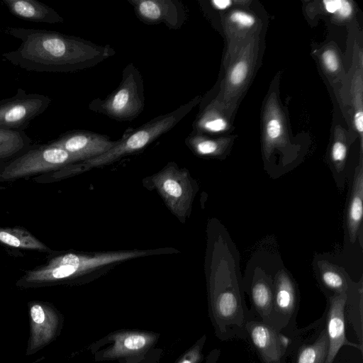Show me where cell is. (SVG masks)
Masks as SVG:
<instances>
[{"mask_svg": "<svg viewBox=\"0 0 363 363\" xmlns=\"http://www.w3.org/2000/svg\"><path fill=\"white\" fill-rule=\"evenodd\" d=\"M4 32L21 40L19 47L1 55L4 60L29 72H74L93 67L113 56L109 45L45 29L6 27Z\"/></svg>", "mask_w": 363, "mask_h": 363, "instance_id": "cell-1", "label": "cell"}, {"mask_svg": "<svg viewBox=\"0 0 363 363\" xmlns=\"http://www.w3.org/2000/svg\"><path fill=\"white\" fill-rule=\"evenodd\" d=\"M148 252L145 250H121L91 253L52 250L46 254L45 263L23 270L15 284L20 289L77 284L91 272L145 256Z\"/></svg>", "mask_w": 363, "mask_h": 363, "instance_id": "cell-2", "label": "cell"}, {"mask_svg": "<svg viewBox=\"0 0 363 363\" xmlns=\"http://www.w3.org/2000/svg\"><path fill=\"white\" fill-rule=\"evenodd\" d=\"M199 101L196 97L164 115H160L142 125L128 129L114 147L93 159L74 164L77 174L91 168L110 164L122 157L146 147L180 122Z\"/></svg>", "mask_w": 363, "mask_h": 363, "instance_id": "cell-3", "label": "cell"}, {"mask_svg": "<svg viewBox=\"0 0 363 363\" xmlns=\"http://www.w3.org/2000/svg\"><path fill=\"white\" fill-rule=\"evenodd\" d=\"M160 334L142 330L111 332L90 345L95 362L158 363L162 350L158 347Z\"/></svg>", "mask_w": 363, "mask_h": 363, "instance_id": "cell-4", "label": "cell"}, {"mask_svg": "<svg viewBox=\"0 0 363 363\" xmlns=\"http://www.w3.org/2000/svg\"><path fill=\"white\" fill-rule=\"evenodd\" d=\"M144 91L141 73L130 62L123 69L118 87L105 99L92 100L88 108L118 121H130L139 116L145 108Z\"/></svg>", "mask_w": 363, "mask_h": 363, "instance_id": "cell-5", "label": "cell"}, {"mask_svg": "<svg viewBox=\"0 0 363 363\" xmlns=\"http://www.w3.org/2000/svg\"><path fill=\"white\" fill-rule=\"evenodd\" d=\"M78 161L61 147L32 144L13 159L0 164V183L11 182L59 169Z\"/></svg>", "mask_w": 363, "mask_h": 363, "instance_id": "cell-6", "label": "cell"}, {"mask_svg": "<svg viewBox=\"0 0 363 363\" xmlns=\"http://www.w3.org/2000/svg\"><path fill=\"white\" fill-rule=\"evenodd\" d=\"M145 181V184L155 189L170 211L184 223L191 213L196 192V183L187 169L169 162Z\"/></svg>", "mask_w": 363, "mask_h": 363, "instance_id": "cell-7", "label": "cell"}, {"mask_svg": "<svg viewBox=\"0 0 363 363\" xmlns=\"http://www.w3.org/2000/svg\"><path fill=\"white\" fill-rule=\"evenodd\" d=\"M209 315L220 338L227 335L230 326L244 324L243 310L236 282L220 277L211 280Z\"/></svg>", "mask_w": 363, "mask_h": 363, "instance_id": "cell-8", "label": "cell"}, {"mask_svg": "<svg viewBox=\"0 0 363 363\" xmlns=\"http://www.w3.org/2000/svg\"><path fill=\"white\" fill-rule=\"evenodd\" d=\"M29 335L26 356H31L52 343L61 334L63 314L50 302L33 300L28 303Z\"/></svg>", "mask_w": 363, "mask_h": 363, "instance_id": "cell-9", "label": "cell"}, {"mask_svg": "<svg viewBox=\"0 0 363 363\" xmlns=\"http://www.w3.org/2000/svg\"><path fill=\"white\" fill-rule=\"evenodd\" d=\"M51 101L48 96L27 94L18 88L13 96L0 101V128L24 131L35 118L48 108Z\"/></svg>", "mask_w": 363, "mask_h": 363, "instance_id": "cell-10", "label": "cell"}, {"mask_svg": "<svg viewBox=\"0 0 363 363\" xmlns=\"http://www.w3.org/2000/svg\"><path fill=\"white\" fill-rule=\"evenodd\" d=\"M48 143L62 148L81 162L106 152L116 145V140L90 130H72Z\"/></svg>", "mask_w": 363, "mask_h": 363, "instance_id": "cell-11", "label": "cell"}, {"mask_svg": "<svg viewBox=\"0 0 363 363\" xmlns=\"http://www.w3.org/2000/svg\"><path fill=\"white\" fill-rule=\"evenodd\" d=\"M137 18L147 25L164 23L179 29L187 19V11L178 0H128Z\"/></svg>", "mask_w": 363, "mask_h": 363, "instance_id": "cell-12", "label": "cell"}, {"mask_svg": "<svg viewBox=\"0 0 363 363\" xmlns=\"http://www.w3.org/2000/svg\"><path fill=\"white\" fill-rule=\"evenodd\" d=\"M244 325L262 362L280 363L289 345V339L267 323L250 321Z\"/></svg>", "mask_w": 363, "mask_h": 363, "instance_id": "cell-13", "label": "cell"}, {"mask_svg": "<svg viewBox=\"0 0 363 363\" xmlns=\"http://www.w3.org/2000/svg\"><path fill=\"white\" fill-rule=\"evenodd\" d=\"M347 294H334L330 298L327 317L326 333L328 352L324 363H333L343 345H352L346 338L345 309Z\"/></svg>", "mask_w": 363, "mask_h": 363, "instance_id": "cell-14", "label": "cell"}, {"mask_svg": "<svg viewBox=\"0 0 363 363\" xmlns=\"http://www.w3.org/2000/svg\"><path fill=\"white\" fill-rule=\"evenodd\" d=\"M14 16L27 21L60 23L63 18L52 8L37 0H2Z\"/></svg>", "mask_w": 363, "mask_h": 363, "instance_id": "cell-15", "label": "cell"}, {"mask_svg": "<svg viewBox=\"0 0 363 363\" xmlns=\"http://www.w3.org/2000/svg\"><path fill=\"white\" fill-rule=\"evenodd\" d=\"M363 172L359 164L356 169L347 213V227L350 240L354 242L361 236L363 215Z\"/></svg>", "mask_w": 363, "mask_h": 363, "instance_id": "cell-16", "label": "cell"}, {"mask_svg": "<svg viewBox=\"0 0 363 363\" xmlns=\"http://www.w3.org/2000/svg\"><path fill=\"white\" fill-rule=\"evenodd\" d=\"M0 244L10 248L49 253L52 250L38 239L26 228L0 227Z\"/></svg>", "mask_w": 363, "mask_h": 363, "instance_id": "cell-17", "label": "cell"}, {"mask_svg": "<svg viewBox=\"0 0 363 363\" xmlns=\"http://www.w3.org/2000/svg\"><path fill=\"white\" fill-rule=\"evenodd\" d=\"M296 295L294 282L284 271H280L275 277L273 294V311L289 318L294 311Z\"/></svg>", "mask_w": 363, "mask_h": 363, "instance_id": "cell-18", "label": "cell"}, {"mask_svg": "<svg viewBox=\"0 0 363 363\" xmlns=\"http://www.w3.org/2000/svg\"><path fill=\"white\" fill-rule=\"evenodd\" d=\"M25 131H12L0 128V164L18 156L32 145Z\"/></svg>", "mask_w": 363, "mask_h": 363, "instance_id": "cell-19", "label": "cell"}, {"mask_svg": "<svg viewBox=\"0 0 363 363\" xmlns=\"http://www.w3.org/2000/svg\"><path fill=\"white\" fill-rule=\"evenodd\" d=\"M251 296L256 311L269 322L273 312V293L269 284L264 279L257 280L252 284Z\"/></svg>", "mask_w": 363, "mask_h": 363, "instance_id": "cell-20", "label": "cell"}, {"mask_svg": "<svg viewBox=\"0 0 363 363\" xmlns=\"http://www.w3.org/2000/svg\"><path fill=\"white\" fill-rule=\"evenodd\" d=\"M328 345L326 330L323 329L313 344L304 345L299 348L296 363H324Z\"/></svg>", "mask_w": 363, "mask_h": 363, "instance_id": "cell-21", "label": "cell"}, {"mask_svg": "<svg viewBox=\"0 0 363 363\" xmlns=\"http://www.w3.org/2000/svg\"><path fill=\"white\" fill-rule=\"evenodd\" d=\"M320 277L324 286L335 294H347L348 285L345 277L335 266L323 261L319 264Z\"/></svg>", "mask_w": 363, "mask_h": 363, "instance_id": "cell-22", "label": "cell"}, {"mask_svg": "<svg viewBox=\"0 0 363 363\" xmlns=\"http://www.w3.org/2000/svg\"><path fill=\"white\" fill-rule=\"evenodd\" d=\"M206 336H201L187 349L174 363H201L203 359V347Z\"/></svg>", "mask_w": 363, "mask_h": 363, "instance_id": "cell-23", "label": "cell"}, {"mask_svg": "<svg viewBox=\"0 0 363 363\" xmlns=\"http://www.w3.org/2000/svg\"><path fill=\"white\" fill-rule=\"evenodd\" d=\"M196 126L203 130L216 133L225 129L226 123L222 118H211L203 116L199 119Z\"/></svg>", "mask_w": 363, "mask_h": 363, "instance_id": "cell-24", "label": "cell"}, {"mask_svg": "<svg viewBox=\"0 0 363 363\" xmlns=\"http://www.w3.org/2000/svg\"><path fill=\"white\" fill-rule=\"evenodd\" d=\"M331 155L333 161L340 171L347 155L345 145L340 141L335 142L333 146Z\"/></svg>", "mask_w": 363, "mask_h": 363, "instance_id": "cell-25", "label": "cell"}, {"mask_svg": "<svg viewBox=\"0 0 363 363\" xmlns=\"http://www.w3.org/2000/svg\"><path fill=\"white\" fill-rule=\"evenodd\" d=\"M247 72V66L245 62L237 63L233 67L231 74L230 81L233 84H240L245 78Z\"/></svg>", "mask_w": 363, "mask_h": 363, "instance_id": "cell-26", "label": "cell"}, {"mask_svg": "<svg viewBox=\"0 0 363 363\" xmlns=\"http://www.w3.org/2000/svg\"><path fill=\"white\" fill-rule=\"evenodd\" d=\"M230 20L241 26L250 27L254 25V17L242 11H235L232 13Z\"/></svg>", "mask_w": 363, "mask_h": 363, "instance_id": "cell-27", "label": "cell"}, {"mask_svg": "<svg viewBox=\"0 0 363 363\" xmlns=\"http://www.w3.org/2000/svg\"><path fill=\"white\" fill-rule=\"evenodd\" d=\"M323 60L325 67L331 72L335 71L338 67L337 57L333 51L327 50L323 54Z\"/></svg>", "mask_w": 363, "mask_h": 363, "instance_id": "cell-28", "label": "cell"}, {"mask_svg": "<svg viewBox=\"0 0 363 363\" xmlns=\"http://www.w3.org/2000/svg\"><path fill=\"white\" fill-rule=\"evenodd\" d=\"M267 132L271 139L277 138L281 133V125L279 121L277 119L269 121L267 123Z\"/></svg>", "mask_w": 363, "mask_h": 363, "instance_id": "cell-29", "label": "cell"}, {"mask_svg": "<svg viewBox=\"0 0 363 363\" xmlns=\"http://www.w3.org/2000/svg\"><path fill=\"white\" fill-rule=\"evenodd\" d=\"M323 4L328 12L334 13L339 11L341 5V0L324 1Z\"/></svg>", "mask_w": 363, "mask_h": 363, "instance_id": "cell-30", "label": "cell"}, {"mask_svg": "<svg viewBox=\"0 0 363 363\" xmlns=\"http://www.w3.org/2000/svg\"><path fill=\"white\" fill-rule=\"evenodd\" d=\"M337 13L343 17L349 16L352 13L350 4L347 1L341 0L340 8Z\"/></svg>", "mask_w": 363, "mask_h": 363, "instance_id": "cell-31", "label": "cell"}, {"mask_svg": "<svg viewBox=\"0 0 363 363\" xmlns=\"http://www.w3.org/2000/svg\"><path fill=\"white\" fill-rule=\"evenodd\" d=\"M355 127L359 133L363 130V113L359 111L355 113L354 116Z\"/></svg>", "mask_w": 363, "mask_h": 363, "instance_id": "cell-32", "label": "cell"}, {"mask_svg": "<svg viewBox=\"0 0 363 363\" xmlns=\"http://www.w3.org/2000/svg\"><path fill=\"white\" fill-rule=\"evenodd\" d=\"M212 3L217 9H225L230 6L231 1L229 0H214Z\"/></svg>", "mask_w": 363, "mask_h": 363, "instance_id": "cell-33", "label": "cell"}, {"mask_svg": "<svg viewBox=\"0 0 363 363\" xmlns=\"http://www.w3.org/2000/svg\"><path fill=\"white\" fill-rule=\"evenodd\" d=\"M45 359L44 357H41L38 359H37L36 360H35L34 362H32L30 363H39L40 362H41L42 360H43Z\"/></svg>", "mask_w": 363, "mask_h": 363, "instance_id": "cell-34", "label": "cell"}, {"mask_svg": "<svg viewBox=\"0 0 363 363\" xmlns=\"http://www.w3.org/2000/svg\"><path fill=\"white\" fill-rule=\"evenodd\" d=\"M6 189V186H0V191H3V190H5Z\"/></svg>", "mask_w": 363, "mask_h": 363, "instance_id": "cell-35", "label": "cell"}]
</instances>
